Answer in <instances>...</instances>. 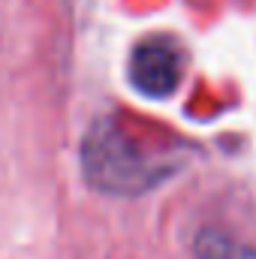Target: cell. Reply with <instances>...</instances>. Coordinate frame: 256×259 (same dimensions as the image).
Listing matches in <instances>:
<instances>
[{
	"mask_svg": "<svg viewBox=\"0 0 256 259\" xmlns=\"http://www.w3.org/2000/svg\"><path fill=\"white\" fill-rule=\"evenodd\" d=\"M81 166L97 190L112 196H139L163 184L178 169L169 157L145 151L115 118H103L88 130Z\"/></svg>",
	"mask_w": 256,
	"mask_h": 259,
	"instance_id": "cell-1",
	"label": "cell"
},
{
	"mask_svg": "<svg viewBox=\"0 0 256 259\" xmlns=\"http://www.w3.org/2000/svg\"><path fill=\"white\" fill-rule=\"evenodd\" d=\"M181 72H184V52L166 33L145 36L130 55V81L139 94L151 100L175 94Z\"/></svg>",
	"mask_w": 256,
	"mask_h": 259,
	"instance_id": "cell-2",
	"label": "cell"
},
{
	"mask_svg": "<svg viewBox=\"0 0 256 259\" xmlns=\"http://www.w3.org/2000/svg\"><path fill=\"white\" fill-rule=\"evenodd\" d=\"M196 259H256V247L238 244L223 232L205 229L196 238Z\"/></svg>",
	"mask_w": 256,
	"mask_h": 259,
	"instance_id": "cell-3",
	"label": "cell"
}]
</instances>
